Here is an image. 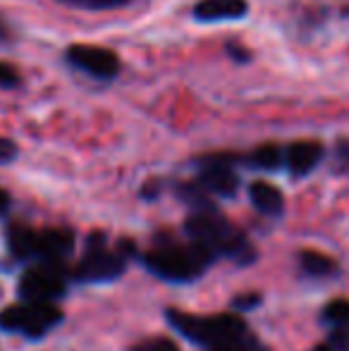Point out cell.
<instances>
[{"instance_id":"obj_22","label":"cell","mask_w":349,"mask_h":351,"mask_svg":"<svg viewBox=\"0 0 349 351\" xmlns=\"http://www.w3.org/2000/svg\"><path fill=\"white\" fill-rule=\"evenodd\" d=\"M335 165L337 170H349V141H340L335 148Z\"/></svg>"},{"instance_id":"obj_12","label":"cell","mask_w":349,"mask_h":351,"mask_svg":"<svg viewBox=\"0 0 349 351\" xmlns=\"http://www.w3.org/2000/svg\"><path fill=\"white\" fill-rule=\"evenodd\" d=\"M249 199L256 206V210H261L263 215H280L285 210V199L282 191L278 186L268 184V182H254L249 186Z\"/></svg>"},{"instance_id":"obj_5","label":"cell","mask_w":349,"mask_h":351,"mask_svg":"<svg viewBox=\"0 0 349 351\" xmlns=\"http://www.w3.org/2000/svg\"><path fill=\"white\" fill-rule=\"evenodd\" d=\"M65 60L77 72L98 79V82H112L120 74V58L101 46H86V43L70 46L65 53Z\"/></svg>"},{"instance_id":"obj_11","label":"cell","mask_w":349,"mask_h":351,"mask_svg":"<svg viewBox=\"0 0 349 351\" xmlns=\"http://www.w3.org/2000/svg\"><path fill=\"white\" fill-rule=\"evenodd\" d=\"M75 234L70 230H43L36 234V256L46 263H58L60 258L72 254Z\"/></svg>"},{"instance_id":"obj_25","label":"cell","mask_w":349,"mask_h":351,"mask_svg":"<svg viewBox=\"0 0 349 351\" xmlns=\"http://www.w3.org/2000/svg\"><path fill=\"white\" fill-rule=\"evenodd\" d=\"M3 38H8V32H5L3 22H0V41H3Z\"/></svg>"},{"instance_id":"obj_20","label":"cell","mask_w":349,"mask_h":351,"mask_svg":"<svg viewBox=\"0 0 349 351\" xmlns=\"http://www.w3.org/2000/svg\"><path fill=\"white\" fill-rule=\"evenodd\" d=\"M19 148L17 143L12 139H5V136H0V165H8V162H12L14 158H17Z\"/></svg>"},{"instance_id":"obj_13","label":"cell","mask_w":349,"mask_h":351,"mask_svg":"<svg viewBox=\"0 0 349 351\" xmlns=\"http://www.w3.org/2000/svg\"><path fill=\"white\" fill-rule=\"evenodd\" d=\"M36 234L38 232L29 230L22 225H12L8 230V246L17 258H32L36 256Z\"/></svg>"},{"instance_id":"obj_18","label":"cell","mask_w":349,"mask_h":351,"mask_svg":"<svg viewBox=\"0 0 349 351\" xmlns=\"http://www.w3.org/2000/svg\"><path fill=\"white\" fill-rule=\"evenodd\" d=\"M19 84H22V74L17 72V67L10 62H0V88L10 91V88H17Z\"/></svg>"},{"instance_id":"obj_8","label":"cell","mask_w":349,"mask_h":351,"mask_svg":"<svg viewBox=\"0 0 349 351\" xmlns=\"http://www.w3.org/2000/svg\"><path fill=\"white\" fill-rule=\"evenodd\" d=\"M199 184H201V189H204L206 194H213V196H223V199H230V196L237 194L239 177L234 175L230 158L210 156V158H206L204 165H201Z\"/></svg>"},{"instance_id":"obj_7","label":"cell","mask_w":349,"mask_h":351,"mask_svg":"<svg viewBox=\"0 0 349 351\" xmlns=\"http://www.w3.org/2000/svg\"><path fill=\"white\" fill-rule=\"evenodd\" d=\"M125 268V258L120 251H108L103 246V237L93 234L91 246L77 268V280L82 282H110L120 278Z\"/></svg>"},{"instance_id":"obj_19","label":"cell","mask_w":349,"mask_h":351,"mask_svg":"<svg viewBox=\"0 0 349 351\" xmlns=\"http://www.w3.org/2000/svg\"><path fill=\"white\" fill-rule=\"evenodd\" d=\"M134 351H180L177 344L173 339H165V337H156V339H149V342L139 344Z\"/></svg>"},{"instance_id":"obj_15","label":"cell","mask_w":349,"mask_h":351,"mask_svg":"<svg viewBox=\"0 0 349 351\" xmlns=\"http://www.w3.org/2000/svg\"><path fill=\"white\" fill-rule=\"evenodd\" d=\"M285 160V153L280 151L275 143H265V146H258L256 151L249 156V162L258 170H278Z\"/></svg>"},{"instance_id":"obj_16","label":"cell","mask_w":349,"mask_h":351,"mask_svg":"<svg viewBox=\"0 0 349 351\" xmlns=\"http://www.w3.org/2000/svg\"><path fill=\"white\" fill-rule=\"evenodd\" d=\"M323 320L330 323L333 328L342 330L349 328V301L347 299H335L323 308Z\"/></svg>"},{"instance_id":"obj_21","label":"cell","mask_w":349,"mask_h":351,"mask_svg":"<svg viewBox=\"0 0 349 351\" xmlns=\"http://www.w3.org/2000/svg\"><path fill=\"white\" fill-rule=\"evenodd\" d=\"M258 304H261V296H258V294H252V291H249V294L237 296V299L232 301V306H234L237 311H252V308H256Z\"/></svg>"},{"instance_id":"obj_6","label":"cell","mask_w":349,"mask_h":351,"mask_svg":"<svg viewBox=\"0 0 349 351\" xmlns=\"http://www.w3.org/2000/svg\"><path fill=\"white\" fill-rule=\"evenodd\" d=\"M19 294L29 304H51L53 299L65 294V275L58 263H43L32 268L19 280Z\"/></svg>"},{"instance_id":"obj_4","label":"cell","mask_w":349,"mask_h":351,"mask_svg":"<svg viewBox=\"0 0 349 351\" xmlns=\"http://www.w3.org/2000/svg\"><path fill=\"white\" fill-rule=\"evenodd\" d=\"M62 320V313L53 304H14L0 311V328L5 332H22L27 337H43Z\"/></svg>"},{"instance_id":"obj_9","label":"cell","mask_w":349,"mask_h":351,"mask_svg":"<svg viewBox=\"0 0 349 351\" xmlns=\"http://www.w3.org/2000/svg\"><path fill=\"white\" fill-rule=\"evenodd\" d=\"M249 12L247 0H199L191 8V17L204 24H218V22H234L244 19Z\"/></svg>"},{"instance_id":"obj_3","label":"cell","mask_w":349,"mask_h":351,"mask_svg":"<svg viewBox=\"0 0 349 351\" xmlns=\"http://www.w3.org/2000/svg\"><path fill=\"white\" fill-rule=\"evenodd\" d=\"M213 261V256L206 254L199 246H168L156 249L146 256V265L158 278L170 282H191L206 270V265Z\"/></svg>"},{"instance_id":"obj_24","label":"cell","mask_w":349,"mask_h":351,"mask_svg":"<svg viewBox=\"0 0 349 351\" xmlns=\"http://www.w3.org/2000/svg\"><path fill=\"white\" fill-rule=\"evenodd\" d=\"M8 206H10V196L5 194L3 189H0V213H5V210H8Z\"/></svg>"},{"instance_id":"obj_2","label":"cell","mask_w":349,"mask_h":351,"mask_svg":"<svg viewBox=\"0 0 349 351\" xmlns=\"http://www.w3.org/2000/svg\"><path fill=\"white\" fill-rule=\"evenodd\" d=\"M168 320L177 332L184 335L189 342H196L208 349H220V347H228V344H237L249 337L244 320L232 313L213 315V318H196V315L170 308Z\"/></svg>"},{"instance_id":"obj_14","label":"cell","mask_w":349,"mask_h":351,"mask_svg":"<svg viewBox=\"0 0 349 351\" xmlns=\"http://www.w3.org/2000/svg\"><path fill=\"white\" fill-rule=\"evenodd\" d=\"M299 261H302V270L311 278H328V275L335 273V263L318 251H304Z\"/></svg>"},{"instance_id":"obj_23","label":"cell","mask_w":349,"mask_h":351,"mask_svg":"<svg viewBox=\"0 0 349 351\" xmlns=\"http://www.w3.org/2000/svg\"><path fill=\"white\" fill-rule=\"evenodd\" d=\"M228 56L232 58V60H237V62H249V60H252V53H249L247 48L237 46V43H228Z\"/></svg>"},{"instance_id":"obj_10","label":"cell","mask_w":349,"mask_h":351,"mask_svg":"<svg viewBox=\"0 0 349 351\" xmlns=\"http://www.w3.org/2000/svg\"><path fill=\"white\" fill-rule=\"evenodd\" d=\"M323 143L318 141H294L285 151V165L294 177H304L311 170H316V165L323 160Z\"/></svg>"},{"instance_id":"obj_17","label":"cell","mask_w":349,"mask_h":351,"mask_svg":"<svg viewBox=\"0 0 349 351\" xmlns=\"http://www.w3.org/2000/svg\"><path fill=\"white\" fill-rule=\"evenodd\" d=\"M56 3L67 5V8H77V10H88V12H101V10L125 8V5L134 3V0H56Z\"/></svg>"},{"instance_id":"obj_1","label":"cell","mask_w":349,"mask_h":351,"mask_svg":"<svg viewBox=\"0 0 349 351\" xmlns=\"http://www.w3.org/2000/svg\"><path fill=\"white\" fill-rule=\"evenodd\" d=\"M186 234L191 237V244L204 249L206 254L230 256L237 261H252V246L242 237V232L230 225L220 213L210 210H194V215L184 225Z\"/></svg>"}]
</instances>
